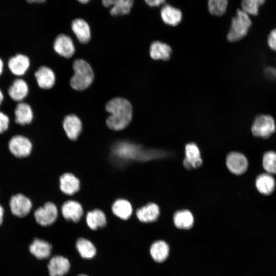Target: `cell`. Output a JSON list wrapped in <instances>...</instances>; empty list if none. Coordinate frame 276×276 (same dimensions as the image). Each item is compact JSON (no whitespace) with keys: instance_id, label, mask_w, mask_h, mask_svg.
I'll return each instance as SVG.
<instances>
[{"instance_id":"484cf974","label":"cell","mask_w":276,"mask_h":276,"mask_svg":"<svg viewBox=\"0 0 276 276\" xmlns=\"http://www.w3.org/2000/svg\"><path fill=\"white\" fill-rule=\"evenodd\" d=\"M172 49L170 45L159 41L152 42L150 48V55L154 60H168L170 59Z\"/></svg>"},{"instance_id":"ab89813d","label":"cell","mask_w":276,"mask_h":276,"mask_svg":"<svg viewBox=\"0 0 276 276\" xmlns=\"http://www.w3.org/2000/svg\"><path fill=\"white\" fill-rule=\"evenodd\" d=\"M4 69V63L3 60L0 58V76L2 75Z\"/></svg>"},{"instance_id":"4fadbf2b","label":"cell","mask_w":276,"mask_h":276,"mask_svg":"<svg viewBox=\"0 0 276 276\" xmlns=\"http://www.w3.org/2000/svg\"><path fill=\"white\" fill-rule=\"evenodd\" d=\"M59 188L64 194L72 195L80 190V182L73 173H65L59 178Z\"/></svg>"},{"instance_id":"d590c367","label":"cell","mask_w":276,"mask_h":276,"mask_svg":"<svg viewBox=\"0 0 276 276\" xmlns=\"http://www.w3.org/2000/svg\"><path fill=\"white\" fill-rule=\"evenodd\" d=\"M267 43L271 50L276 52V28L272 30L267 38Z\"/></svg>"},{"instance_id":"277c9868","label":"cell","mask_w":276,"mask_h":276,"mask_svg":"<svg viewBox=\"0 0 276 276\" xmlns=\"http://www.w3.org/2000/svg\"><path fill=\"white\" fill-rule=\"evenodd\" d=\"M251 24L248 14L242 9L237 10L236 15L232 19L231 27L227 35L228 40L235 42L242 39L247 35Z\"/></svg>"},{"instance_id":"ffe728a7","label":"cell","mask_w":276,"mask_h":276,"mask_svg":"<svg viewBox=\"0 0 276 276\" xmlns=\"http://www.w3.org/2000/svg\"><path fill=\"white\" fill-rule=\"evenodd\" d=\"M159 215L158 206L154 203H149L137 209L136 216L141 222L149 223L155 221Z\"/></svg>"},{"instance_id":"f35d334b","label":"cell","mask_w":276,"mask_h":276,"mask_svg":"<svg viewBox=\"0 0 276 276\" xmlns=\"http://www.w3.org/2000/svg\"><path fill=\"white\" fill-rule=\"evenodd\" d=\"M28 2L30 3H41L45 2V0H26Z\"/></svg>"},{"instance_id":"d6a6232c","label":"cell","mask_w":276,"mask_h":276,"mask_svg":"<svg viewBox=\"0 0 276 276\" xmlns=\"http://www.w3.org/2000/svg\"><path fill=\"white\" fill-rule=\"evenodd\" d=\"M228 0H209L210 13L214 15L221 16L226 11Z\"/></svg>"},{"instance_id":"8fae6325","label":"cell","mask_w":276,"mask_h":276,"mask_svg":"<svg viewBox=\"0 0 276 276\" xmlns=\"http://www.w3.org/2000/svg\"><path fill=\"white\" fill-rule=\"evenodd\" d=\"M61 212L65 219L77 222L83 216V209L81 204L78 201L69 200L63 203Z\"/></svg>"},{"instance_id":"8d00e7d4","label":"cell","mask_w":276,"mask_h":276,"mask_svg":"<svg viewBox=\"0 0 276 276\" xmlns=\"http://www.w3.org/2000/svg\"><path fill=\"white\" fill-rule=\"evenodd\" d=\"M151 7H156L164 4L166 0H144Z\"/></svg>"},{"instance_id":"7402d4cb","label":"cell","mask_w":276,"mask_h":276,"mask_svg":"<svg viewBox=\"0 0 276 276\" xmlns=\"http://www.w3.org/2000/svg\"><path fill=\"white\" fill-rule=\"evenodd\" d=\"M160 16L165 24L175 26L180 22L182 15L179 9L171 5H166L160 10Z\"/></svg>"},{"instance_id":"f546056e","label":"cell","mask_w":276,"mask_h":276,"mask_svg":"<svg viewBox=\"0 0 276 276\" xmlns=\"http://www.w3.org/2000/svg\"><path fill=\"white\" fill-rule=\"evenodd\" d=\"M175 226L180 229H189L194 223V218L191 212L184 210L177 211L173 216Z\"/></svg>"},{"instance_id":"8992f818","label":"cell","mask_w":276,"mask_h":276,"mask_svg":"<svg viewBox=\"0 0 276 276\" xmlns=\"http://www.w3.org/2000/svg\"><path fill=\"white\" fill-rule=\"evenodd\" d=\"M58 210L56 205L51 202H46L38 208L34 212V217L37 223L42 226L53 224L57 219Z\"/></svg>"},{"instance_id":"4316f807","label":"cell","mask_w":276,"mask_h":276,"mask_svg":"<svg viewBox=\"0 0 276 276\" xmlns=\"http://www.w3.org/2000/svg\"><path fill=\"white\" fill-rule=\"evenodd\" d=\"M52 246L48 242L41 239H35L30 246V251L38 259L48 258L50 254Z\"/></svg>"},{"instance_id":"52a82bcc","label":"cell","mask_w":276,"mask_h":276,"mask_svg":"<svg viewBox=\"0 0 276 276\" xmlns=\"http://www.w3.org/2000/svg\"><path fill=\"white\" fill-rule=\"evenodd\" d=\"M9 149L12 154L17 157L29 156L32 149L31 141L21 135L13 136L9 141Z\"/></svg>"},{"instance_id":"7bdbcfd3","label":"cell","mask_w":276,"mask_h":276,"mask_svg":"<svg viewBox=\"0 0 276 276\" xmlns=\"http://www.w3.org/2000/svg\"><path fill=\"white\" fill-rule=\"evenodd\" d=\"M78 276H87V275H86L85 274H80V275H79Z\"/></svg>"},{"instance_id":"f1b7e54d","label":"cell","mask_w":276,"mask_h":276,"mask_svg":"<svg viewBox=\"0 0 276 276\" xmlns=\"http://www.w3.org/2000/svg\"><path fill=\"white\" fill-rule=\"evenodd\" d=\"M152 259L157 262L164 261L168 257L169 247L164 241H157L154 242L150 249Z\"/></svg>"},{"instance_id":"83f0119b","label":"cell","mask_w":276,"mask_h":276,"mask_svg":"<svg viewBox=\"0 0 276 276\" xmlns=\"http://www.w3.org/2000/svg\"><path fill=\"white\" fill-rule=\"evenodd\" d=\"M86 221L88 226L92 230L104 227L107 223L105 213L100 209H94L87 212Z\"/></svg>"},{"instance_id":"5bb4252c","label":"cell","mask_w":276,"mask_h":276,"mask_svg":"<svg viewBox=\"0 0 276 276\" xmlns=\"http://www.w3.org/2000/svg\"><path fill=\"white\" fill-rule=\"evenodd\" d=\"M185 154L183 165L187 169L197 168L202 165L200 152L195 144L191 143L186 146Z\"/></svg>"},{"instance_id":"3957f363","label":"cell","mask_w":276,"mask_h":276,"mask_svg":"<svg viewBox=\"0 0 276 276\" xmlns=\"http://www.w3.org/2000/svg\"><path fill=\"white\" fill-rule=\"evenodd\" d=\"M74 74L70 80L72 87L77 90L87 88L93 82L94 74L90 65L83 59L76 60L73 65Z\"/></svg>"},{"instance_id":"44dd1931","label":"cell","mask_w":276,"mask_h":276,"mask_svg":"<svg viewBox=\"0 0 276 276\" xmlns=\"http://www.w3.org/2000/svg\"><path fill=\"white\" fill-rule=\"evenodd\" d=\"M255 185L257 189L261 194L269 195L274 190L275 181L271 174L264 173L258 176Z\"/></svg>"},{"instance_id":"30bf717a","label":"cell","mask_w":276,"mask_h":276,"mask_svg":"<svg viewBox=\"0 0 276 276\" xmlns=\"http://www.w3.org/2000/svg\"><path fill=\"white\" fill-rule=\"evenodd\" d=\"M63 127L67 137L72 141H75L81 132L82 125L77 116L71 114L64 117Z\"/></svg>"},{"instance_id":"ba28073f","label":"cell","mask_w":276,"mask_h":276,"mask_svg":"<svg viewBox=\"0 0 276 276\" xmlns=\"http://www.w3.org/2000/svg\"><path fill=\"white\" fill-rule=\"evenodd\" d=\"M11 212L19 217L27 215L32 209V202L27 197L22 194L12 196L9 201Z\"/></svg>"},{"instance_id":"ac0fdd59","label":"cell","mask_w":276,"mask_h":276,"mask_svg":"<svg viewBox=\"0 0 276 276\" xmlns=\"http://www.w3.org/2000/svg\"><path fill=\"white\" fill-rule=\"evenodd\" d=\"M8 93L13 100L20 102L28 96L29 86L24 79H16L9 87Z\"/></svg>"},{"instance_id":"836d02e7","label":"cell","mask_w":276,"mask_h":276,"mask_svg":"<svg viewBox=\"0 0 276 276\" xmlns=\"http://www.w3.org/2000/svg\"><path fill=\"white\" fill-rule=\"evenodd\" d=\"M265 0H242V10L248 15H257L259 8Z\"/></svg>"},{"instance_id":"1f68e13d","label":"cell","mask_w":276,"mask_h":276,"mask_svg":"<svg viewBox=\"0 0 276 276\" xmlns=\"http://www.w3.org/2000/svg\"><path fill=\"white\" fill-rule=\"evenodd\" d=\"M262 165L266 173L276 174V152L272 151L265 152L263 156Z\"/></svg>"},{"instance_id":"e0dca14e","label":"cell","mask_w":276,"mask_h":276,"mask_svg":"<svg viewBox=\"0 0 276 276\" xmlns=\"http://www.w3.org/2000/svg\"><path fill=\"white\" fill-rule=\"evenodd\" d=\"M35 77L38 86L43 89L52 88L55 83V75L50 67L45 66L40 67L35 73Z\"/></svg>"},{"instance_id":"603a6c76","label":"cell","mask_w":276,"mask_h":276,"mask_svg":"<svg viewBox=\"0 0 276 276\" xmlns=\"http://www.w3.org/2000/svg\"><path fill=\"white\" fill-rule=\"evenodd\" d=\"M72 29L78 40L86 43L90 39V30L88 24L83 19L77 18L72 23Z\"/></svg>"},{"instance_id":"d4e9b609","label":"cell","mask_w":276,"mask_h":276,"mask_svg":"<svg viewBox=\"0 0 276 276\" xmlns=\"http://www.w3.org/2000/svg\"><path fill=\"white\" fill-rule=\"evenodd\" d=\"M113 214L122 220L129 219L132 213L133 209L131 203L125 199L120 198L114 201L111 205Z\"/></svg>"},{"instance_id":"7a4b0ae2","label":"cell","mask_w":276,"mask_h":276,"mask_svg":"<svg viewBox=\"0 0 276 276\" xmlns=\"http://www.w3.org/2000/svg\"><path fill=\"white\" fill-rule=\"evenodd\" d=\"M112 154L122 162L146 161L157 157L160 153L155 150L144 149L139 145L129 142H120L113 145Z\"/></svg>"},{"instance_id":"b9f144b4","label":"cell","mask_w":276,"mask_h":276,"mask_svg":"<svg viewBox=\"0 0 276 276\" xmlns=\"http://www.w3.org/2000/svg\"><path fill=\"white\" fill-rule=\"evenodd\" d=\"M80 3L82 4H86L88 3L90 0H78Z\"/></svg>"},{"instance_id":"e575fe53","label":"cell","mask_w":276,"mask_h":276,"mask_svg":"<svg viewBox=\"0 0 276 276\" xmlns=\"http://www.w3.org/2000/svg\"><path fill=\"white\" fill-rule=\"evenodd\" d=\"M9 117L5 113L0 111V133L6 131L9 125Z\"/></svg>"},{"instance_id":"7c38bea8","label":"cell","mask_w":276,"mask_h":276,"mask_svg":"<svg viewBox=\"0 0 276 276\" xmlns=\"http://www.w3.org/2000/svg\"><path fill=\"white\" fill-rule=\"evenodd\" d=\"M54 49L60 56L71 57L75 52L74 43L70 37L65 34L59 35L55 40Z\"/></svg>"},{"instance_id":"9a60e30c","label":"cell","mask_w":276,"mask_h":276,"mask_svg":"<svg viewBox=\"0 0 276 276\" xmlns=\"http://www.w3.org/2000/svg\"><path fill=\"white\" fill-rule=\"evenodd\" d=\"M30 64V59L27 56L18 54L10 58L8 65L11 72L14 75H24L28 70Z\"/></svg>"},{"instance_id":"60d3db41","label":"cell","mask_w":276,"mask_h":276,"mask_svg":"<svg viewBox=\"0 0 276 276\" xmlns=\"http://www.w3.org/2000/svg\"><path fill=\"white\" fill-rule=\"evenodd\" d=\"M3 100H4V95H3V93L2 91L0 89V106L2 104V103L3 101Z\"/></svg>"},{"instance_id":"5b68a950","label":"cell","mask_w":276,"mask_h":276,"mask_svg":"<svg viewBox=\"0 0 276 276\" xmlns=\"http://www.w3.org/2000/svg\"><path fill=\"white\" fill-rule=\"evenodd\" d=\"M275 129L274 118L267 114L257 116L251 127V132L254 136L263 139L269 137L275 131Z\"/></svg>"},{"instance_id":"9c48e42d","label":"cell","mask_w":276,"mask_h":276,"mask_svg":"<svg viewBox=\"0 0 276 276\" xmlns=\"http://www.w3.org/2000/svg\"><path fill=\"white\" fill-rule=\"evenodd\" d=\"M226 164L229 170L237 175L244 173L248 165L246 156L238 152L229 153L226 156Z\"/></svg>"},{"instance_id":"6da1fadb","label":"cell","mask_w":276,"mask_h":276,"mask_svg":"<svg viewBox=\"0 0 276 276\" xmlns=\"http://www.w3.org/2000/svg\"><path fill=\"white\" fill-rule=\"evenodd\" d=\"M110 115L106 119V125L113 130L125 128L130 123L132 116L131 103L122 98H115L108 101L105 107Z\"/></svg>"},{"instance_id":"4dcf8cb0","label":"cell","mask_w":276,"mask_h":276,"mask_svg":"<svg viewBox=\"0 0 276 276\" xmlns=\"http://www.w3.org/2000/svg\"><path fill=\"white\" fill-rule=\"evenodd\" d=\"M76 248L80 256L83 258H92L96 253V249L94 244L85 238H82L77 240Z\"/></svg>"},{"instance_id":"d6986e66","label":"cell","mask_w":276,"mask_h":276,"mask_svg":"<svg viewBox=\"0 0 276 276\" xmlns=\"http://www.w3.org/2000/svg\"><path fill=\"white\" fill-rule=\"evenodd\" d=\"M133 4V0H102V4L104 7L111 6L110 13L113 16L129 13Z\"/></svg>"},{"instance_id":"74e56055","label":"cell","mask_w":276,"mask_h":276,"mask_svg":"<svg viewBox=\"0 0 276 276\" xmlns=\"http://www.w3.org/2000/svg\"><path fill=\"white\" fill-rule=\"evenodd\" d=\"M4 214V208L1 205H0V225L3 222Z\"/></svg>"},{"instance_id":"2e32d148","label":"cell","mask_w":276,"mask_h":276,"mask_svg":"<svg viewBox=\"0 0 276 276\" xmlns=\"http://www.w3.org/2000/svg\"><path fill=\"white\" fill-rule=\"evenodd\" d=\"M70 267L68 260L61 256L53 257L48 265L50 276H63L68 271Z\"/></svg>"},{"instance_id":"cb8c5ba5","label":"cell","mask_w":276,"mask_h":276,"mask_svg":"<svg viewBox=\"0 0 276 276\" xmlns=\"http://www.w3.org/2000/svg\"><path fill=\"white\" fill-rule=\"evenodd\" d=\"M14 114L16 123L22 125L30 124L33 118L31 107L25 102H19L15 108Z\"/></svg>"}]
</instances>
